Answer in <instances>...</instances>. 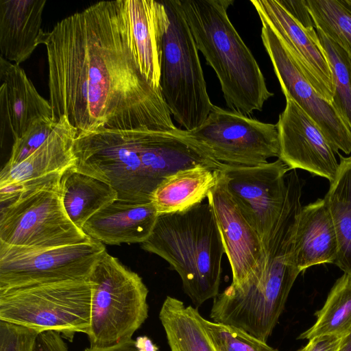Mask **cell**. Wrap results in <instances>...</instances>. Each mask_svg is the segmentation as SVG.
I'll use <instances>...</instances> for the list:
<instances>
[{
    "label": "cell",
    "instance_id": "cell-1",
    "mask_svg": "<svg viewBox=\"0 0 351 351\" xmlns=\"http://www.w3.org/2000/svg\"><path fill=\"white\" fill-rule=\"evenodd\" d=\"M52 119L77 134L177 128L130 45L123 0L101 1L45 32Z\"/></svg>",
    "mask_w": 351,
    "mask_h": 351
},
{
    "label": "cell",
    "instance_id": "cell-2",
    "mask_svg": "<svg viewBox=\"0 0 351 351\" xmlns=\"http://www.w3.org/2000/svg\"><path fill=\"white\" fill-rule=\"evenodd\" d=\"M73 153L74 170L110 185L118 199L140 204L151 202L156 188L178 171L199 165L222 170L225 165L178 128L80 133Z\"/></svg>",
    "mask_w": 351,
    "mask_h": 351
},
{
    "label": "cell",
    "instance_id": "cell-3",
    "mask_svg": "<svg viewBox=\"0 0 351 351\" xmlns=\"http://www.w3.org/2000/svg\"><path fill=\"white\" fill-rule=\"evenodd\" d=\"M295 224L278 219L263 240V261L239 286L232 285L213 298L210 317L267 341L300 273L293 256Z\"/></svg>",
    "mask_w": 351,
    "mask_h": 351
},
{
    "label": "cell",
    "instance_id": "cell-4",
    "mask_svg": "<svg viewBox=\"0 0 351 351\" xmlns=\"http://www.w3.org/2000/svg\"><path fill=\"white\" fill-rule=\"evenodd\" d=\"M197 48L219 81L227 106L249 116L274 95L228 15L232 0H180Z\"/></svg>",
    "mask_w": 351,
    "mask_h": 351
},
{
    "label": "cell",
    "instance_id": "cell-5",
    "mask_svg": "<svg viewBox=\"0 0 351 351\" xmlns=\"http://www.w3.org/2000/svg\"><path fill=\"white\" fill-rule=\"evenodd\" d=\"M141 247L169 263L196 307L219 294L225 252L208 202L158 215L152 234Z\"/></svg>",
    "mask_w": 351,
    "mask_h": 351
},
{
    "label": "cell",
    "instance_id": "cell-6",
    "mask_svg": "<svg viewBox=\"0 0 351 351\" xmlns=\"http://www.w3.org/2000/svg\"><path fill=\"white\" fill-rule=\"evenodd\" d=\"M62 173L8 184L7 194L15 198L1 206L0 243L49 248L92 239L71 221L64 210L60 184Z\"/></svg>",
    "mask_w": 351,
    "mask_h": 351
},
{
    "label": "cell",
    "instance_id": "cell-7",
    "mask_svg": "<svg viewBox=\"0 0 351 351\" xmlns=\"http://www.w3.org/2000/svg\"><path fill=\"white\" fill-rule=\"evenodd\" d=\"M164 3L169 25L162 43L160 90L173 119L185 130L191 132L203 124L213 104L180 0Z\"/></svg>",
    "mask_w": 351,
    "mask_h": 351
},
{
    "label": "cell",
    "instance_id": "cell-8",
    "mask_svg": "<svg viewBox=\"0 0 351 351\" xmlns=\"http://www.w3.org/2000/svg\"><path fill=\"white\" fill-rule=\"evenodd\" d=\"M90 346L105 347L132 339L148 317V289L138 274L106 251L89 277Z\"/></svg>",
    "mask_w": 351,
    "mask_h": 351
},
{
    "label": "cell",
    "instance_id": "cell-9",
    "mask_svg": "<svg viewBox=\"0 0 351 351\" xmlns=\"http://www.w3.org/2000/svg\"><path fill=\"white\" fill-rule=\"evenodd\" d=\"M89 280L64 281L0 291V321L41 333L55 331L70 341L88 334L90 324Z\"/></svg>",
    "mask_w": 351,
    "mask_h": 351
},
{
    "label": "cell",
    "instance_id": "cell-10",
    "mask_svg": "<svg viewBox=\"0 0 351 351\" xmlns=\"http://www.w3.org/2000/svg\"><path fill=\"white\" fill-rule=\"evenodd\" d=\"M90 241L49 248H29L0 243V291L64 281L88 280L106 252Z\"/></svg>",
    "mask_w": 351,
    "mask_h": 351
},
{
    "label": "cell",
    "instance_id": "cell-11",
    "mask_svg": "<svg viewBox=\"0 0 351 351\" xmlns=\"http://www.w3.org/2000/svg\"><path fill=\"white\" fill-rule=\"evenodd\" d=\"M189 132L222 163L257 166L279 156L276 124L215 105L203 124Z\"/></svg>",
    "mask_w": 351,
    "mask_h": 351
},
{
    "label": "cell",
    "instance_id": "cell-12",
    "mask_svg": "<svg viewBox=\"0 0 351 351\" xmlns=\"http://www.w3.org/2000/svg\"><path fill=\"white\" fill-rule=\"evenodd\" d=\"M261 23L282 39L306 80L332 102L333 84L326 52L305 0H251Z\"/></svg>",
    "mask_w": 351,
    "mask_h": 351
},
{
    "label": "cell",
    "instance_id": "cell-13",
    "mask_svg": "<svg viewBox=\"0 0 351 351\" xmlns=\"http://www.w3.org/2000/svg\"><path fill=\"white\" fill-rule=\"evenodd\" d=\"M288 170L279 158L257 166L225 164L221 170L228 191L262 241L282 208Z\"/></svg>",
    "mask_w": 351,
    "mask_h": 351
},
{
    "label": "cell",
    "instance_id": "cell-14",
    "mask_svg": "<svg viewBox=\"0 0 351 351\" xmlns=\"http://www.w3.org/2000/svg\"><path fill=\"white\" fill-rule=\"evenodd\" d=\"M261 39L284 95L293 100L317 124L336 154L351 152V132L332 104L322 97L301 72L278 34L262 23Z\"/></svg>",
    "mask_w": 351,
    "mask_h": 351
},
{
    "label": "cell",
    "instance_id": "cell-15",
    "mask_svg": "<svg viewBox=\"0 0 351 351\" xmlns=\"http://www.w3.org/2000/svg\"><path fill=\"white\" fill-rule=\"evenodd\" d=\"M285 98V108L276 123L278 158L289 169H304L331 183L339 167L336 152L315 121L293 100Z\"/></svg>",
    "mask_w": 351,
    "mask_h": 351
},
{
    "label": "cell",
    "instance_id": "cell-16",
    "mask_svg": "<svg viewBox=\"0 0 351 351\" xmlns=\"http://www.w3.org/2000/svg\"><path fill=\"white\" fill-rule=\"evenodd\" d=\"M232 270L231 285L243 284L264 255L263 241L228 191L221 171L207 197Z\"/></svg>",
    "mask_w": 351,
    "mask_h": 351
},
{
    "label": "cell",
    "instance_id": "cell-17",
    "mask_svg": "<svg viewBox=\"0 0 351 351\" xmlns=\"http://www.w3.org/2000/svg\"><path fill=\"white\" fill-rule=\"evenodd\" d=\"M130 45L141 73L160 90L162 43L169 25L164 1L123 0Z\"/></svg>",
    "mask_w": 351,
    "mask_h": 351
},
{
    "label": "cell",
    "instance_id": "cell-18",
    "mask_svg": "<svg viewBox=\"0 0 351 351\" xmlns=\"http://www.w3.org/2000/svg\"><path fill=\"white\" fill-rule=\"evenodd\" d=\"M0 82L1 142L8 130L15 141L38 119L52 118L49 101L38 93L24 70L2 56L0 57Z\"/></svg>",
    "mask_w": 351,
    "mask_h": 351
},
{
    "label": "cell",
    "instance_id": "cell-19",
    "mask_svg": "<svg viewBox=\"0 0 351 351\" xmlns=\"http://www.w3.org/2000/svg\"><path fill=\"white\" fill-rule=\"evenodd\" d=\"M158 216L152 202L140 204L117 199L93 215L82 230L108 245L142 243L152 234Z\"/></svg>",
    "mask_w": 351,
    "mask_h": 351
},
{
    "label": "cell",
    "instance_id": "cell-20",
    "mask_svg": "<svg viewBox=\"0 0 351 351\" xmlns=\"http://www.w3.org/2000/svg\"><path fill=\"white\" fill-rule=\"evenodd\" d=\"M45 3V0H0L1 56L19 65L42 44Z\"/></svg>",
    "mask_w": 351,
    "mask_h": 351
},
{
    "label": "cell",
    "instance_id": "cell-21",
    "mask_svg": "<svg viewBox=\"0 0 351 351\" xmlns=\"http://www.w3.org/2000/svg\"><path fill=\"white\" fill-rule=\"evenodd\" d=\"M338 241L324 199L302 206L297 219L293 256L300 272L316 265L335 263Z\"/></svg>",
    "mask_w": 351,
    "mask_h": 351
},
{
    "label": "cell",
    "instance_id": "cell-22",
    "mask_svg": "<svg viewBox=\"0 0 351 351\" xmlns=\"http://www.w3.org/2000/svg\"><path fill=\"white\" fill-rule=\"evenodd\" d=\"M77 134L65 117L61 118L48 139L33 154L12 167H3L0 186L40 178L62 173L73 167V145Z\"/></svg>",
    "mask_w": 351,
    "mask_h": 351
},
{
    "label": "cell",
    "instance_id": "cell-23",
    "mask_svg": "<svg viewBox=\"0 0 351 351\" xmlns=\"http://www.w3.org/2000/svg\"><path fill=\"white\" fill-rule=\"evenodd\" d=\"M221 171L199 165L167 178L152 197L158 215L181 212L202 203L217 184Z\"/></svg>",
    "mask_w": 351,
    "mask_h": 351
},
{
    "label": "cell",
    "instance_id": "cell-24",
    "mask_svg": "<svg viewBox=\"0 0 351 351\" xmlns=\"http://www.w3.org/2000/svg\"><path fill=\"white\" fill-rule=\"evenodd\" d=\"M60 184L64 210L81 230L93 215L117 199V191L110 185L72 167L62 173Z\"/></svg>",
    "mask_w": 351,
    "mask_h": 351
},
{
    "label": "cell",
    "instance_id": "cell-25",
    "mask_svg": "<svg viewBox=\"0 0 351 351\" xmlns=\"http://www.w3.org/2000/svg\"><path fill=\"white\" fill-rule=\"evenodd\" d=\"M159 319L171 351H217L197 308L167 296Z\"/></svg>",
    "mask_w": 351,
    "mask_h": 351
},
{
    "label": "cell",
    "instance_id": "cell-26",
    "mask_svg": "<svg viewBox=\"0 0 351 351\" xmlns=\"http://www.w3.org/2000/svg\"><path fill=\"white\" fill-rule=\"evenodd\" d=\"M341 158L336 176L324 199L338 241L335 264L344 273H351V156Z\"/></svg>",
    "mask_w": 351,
    "mask_h": 351
},
{
    "label": "cell",
    "instance_id": "cell-27",
    "mask_svg": "<svg viewBox=\"0 0 351 351\" xmlns=\"http://www.w3.org/2000/svg\"><path fill=\"white\" fill-rule=\"evenodd\" d=\"M315 316L314 324L298 339L309 340L322 335L345 337L351 332V273H344L337 279Z\"/></svg>",
    "mask_w": 351,
    "mask_h": 351
},
{
    "label": "cell",
    "instance_id": "cell-28",
    "mask_svg": "<svg viewBox=\"0 0 351 351\" xmlns=\"http://www.w3.org/2000/svg\"><path fill=\"white\" fill-rule=\"evenodd\" d=\"M316 31L332 74L334 93L331 104L351 132V57L322 31Z\"/></svg>",
    "mask_w": 351,
    "mask_h": 351
},
{
    "label": "cell",
    "instance_id": "cell-29",
    "mask_svg": "<svg viewBox=\"0 0 351 351\" xmlns=\"http://www.w3.org/2000/svg\"><path fill=\"white\" fill-rule=\"evenodd\" d=\"M315 28L351 57V14L339 0H305Z\"/></svg>",
    "mask_w": 351,
    "mask_h": 351
},
{
    "label": "cell",
    "instance_id": "cell-30",
    "mask_svg": "<svg viewBox=\"0 0 351 351\" xmlns=\"http://www.w3.org/2000/svg\"><path fill=\"white\" fill-rule=\"evenodd\" d=\"M205 326L217 351H278L241 328L208 319Z\"/></svg>",
    "mask_w": 351,
    "mask_h": 351
},
{
    "label": "cell",
    "instance_id": "cell-31",
    "mask_svg": "<svg viewBox=\"0 0 351 351\" xmlns=\"http://www.w3.org/2000/svg\"><path fill=\"white\" fill-rule=\"evenodd\" d=\"M58 123L51 117L36 121L21 138L14 141L10 158L3 167L15 165L36 151L48 139Z\"/></svg>",
    "mask_w": 351,
    "mask_h": 351
},
{
    "label": "cell",
    "instance_id": "cell-32",
    "mask_svg": "<svg viewBox=\"0 0 351 351\" xmlns=\"http://www.w3.org/2000/svg\"><path fill=\"white\" fill-rule=\"evenodd\" d=\"M37 331L0 321V351H34Z\"/></svg>",
    "mask_w": 351,
    "mask_h": 351
},
{
    "label": "cell",
    "instance_id": "cell-33",
    "mask_svg": "<svg viewBox=\"0 0 351 351\" xmlns=\"http://www.w3.org/2000/svg\"><path fill=\"white\" fill-rule=\"evenodd\" d=\"M34 351H69V349L60 333L46 331L38 334Z\"/></svg>",
    "mask_w": 351,
    "mask_h": 351
},
{
    "label": "cell",
    "instance_id": "cell-34",
    "mask_svg": "<svg viewBox=\"0 0 351 351\" xmlns=\"http://www.w3.org/2000/svg\"><path fill=\"white\" fill-rule=\"evenodd\" d=\"M344 337L322 335L308 340L305 351H340Z\"/></svg>",
    "mask_w": 351,
    "mask_h": 351
},
{
    "label": "cell",
    "instance_id": "cell-35",
    "mask_svg": "<svg viewBox=\"0 0 351 351\" xmlns=\"http://www.w3.org/2000/svg\"><path fill=\"white\" fill-rule=\"evenodd\" d=\"M84 351H138V350L136 346L135 340L130 339L105 347L90 346Z\"/></svg>",
    "mask_w": 351,
    "mask_h": 351
},
{
    "label": "cell",
    "instance_id": "cell-36",
    "mask_svg": "<svg viewBox=\"0 0 351 351\" xmlns=\"http://www.w3.org/2000/svg\"><path fill=\"white\" fill-rule=\"evenodd\" d=\"M135 344L138 351H158V347L146 336L137 337Z\"/></svg>",
    "mask_w": 351,
    "mask_h": 351
},
{
    "label": "cell",
    "instance_id": "cell-37",
    "mask_svg": "<svg viewBox=\"0 0 351 351\" xmlns=\"http://www.w3.org/2000/svg\"><path fill=\"white\" fill-rule=\"evenodd\" d=\"M340 351H351V332L344 337Z\"/></svg>",
    "mask_w": 351,
    "mask_h": 351
},
{
    "label": "cell",
    "instance_id": "cell-38",
    "mask_svg": "<svg viewBox=\"0 0 351 351\" xmlns=\"http://www.w3.org/2000/svg\"><path fill=\"white\" fill-rule=\"evenodd\" d=\"M343 7L351 14V0H339Z\"/></svg>",
    "mask_w": 351,
    "mask_h": 351
},
{
    "label": "cell",
    "instance_id": "cell-39",
    "mask_svg": "<svg viewBox=\"0 0 351 351\" xmlns=\"http://www.w3.org/2000/svg\"><path fill=\"white\" fill-rule=\"evenodd\" d=\"M296 351H305V348L304 347L301 348L297 350Z\"/></svg>",
    "mask_w": 351,
    "mask_h": 351
}]
</instances>
